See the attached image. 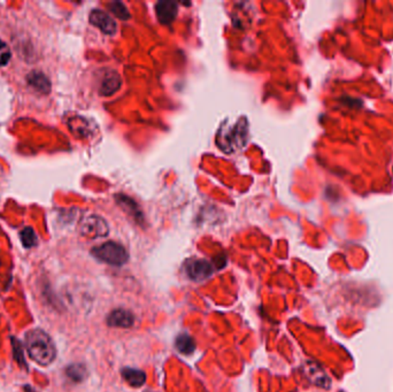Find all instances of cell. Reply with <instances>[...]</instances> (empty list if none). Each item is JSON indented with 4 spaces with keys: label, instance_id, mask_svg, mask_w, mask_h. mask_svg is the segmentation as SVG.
Segmentation results:
<instances>
[{
    "label": "cell",
    "instance_id": "2e32d148",
    "mask_svg": "<svg viewBox=\"0 0 393 392\" xmlns=\"http://www.w3.org/2000/svg\"><path fill=\"white\" fill-rule=\"evenodd\" d=\"M109 9H111V12L117 16V18L120 20H128L130 18V13L126 9V5L120 3V1H114L109 5Z\"/></svg>",
    "mask_w": 393,
    "mask_h": 392
},
{
    "label": "cell",
    "instance_id": "4fadbf2b",
    "mask_svg": "<svg viewBox=\"0 0 393 392\" xmlns=\"http://www.w3.org/2000/svg\"><path fill=\"white\" fill-rule=\"evenodd\" d=\"M175 346L182 354H193L195 350V343L191 336L188 334H181L176 337Z\"/></svg>",
    "mask_w": 393,
    "mask_h": 392
},
{
    "label": "cell",
    "instance_id": "277c9868",
    "mask_svg": "<svg viewBox=\"0 0 393 392\" xmlns=\"http://www.w3.org/2000/svg\"><path fill=\"white\" fill-rule=\"evenodd\" d=\"M81 233L83 236L89 238L107 236V223L98 216H89L82 222Z\"/></svg>",
    "mask_w": 393,
    "mask_h": 392
},
{
    "label": "cell",
    "instance_id": "e0dca14e",
    "mask_svg": "<svg viewBox=\"0 0 393 392\" xmlns=\"http://www.w3.org/2000/svg\"><path fill=\"white\" fill-rule=\"evenodd\" d=\"M11 58H12L11 48L7 46L6 43L0 39V67L7 66L9 60H11Z\"/></svg>",
    "mask_w": 393,
    "mask_h": 392
},
{
    "label": "cell",
    "instance_id": "ba28073f",
    "mask_svg": "<svg viewBox=\"0 0 393 392\" xmlns=\"http://www.w3.org/2000/svg\"><path fill=\"white\" fill-rule=\"evenodd\" d=\"M178 4L175 1H168L163 0L156 4V16L162 24H169L174 21V18L178 16Z\"/></svg>",
    "mask_w": 393,
    "mask_h": 392
},
{
    "label": "cell",
    "instance_id": "ac0fdd59",
    "mask_svg": "<svg viewBox=\"0 0 393 392\" xmlns=\"http://www.w3.org/2000/svg\"><path fill=\"white\" fill-rule=\"evenodd\" d=\"M23 390L24 392H37L36 390L33 389V386H24Z\"/></svg>",
    "mask_w": 393,
    "mask_h": 392
},
{
    "label": "cell",
    "instance_id": "5b68a950",
    "mask_svg": "<svg viewBox=\"0 0 393 392\" xmlns=\"http://www.w3.org/2000/svg\"><path fill=\"white\" fill-rule=\"evenodd\" d=\"M89 20H90L91 24L100 29L106 35H114L117 33V22L104 11L93 9L90 13Z\"/></svg>",
    "mask_w": 393,
    "mask_h": 392
},
{
    "label": "cell",
    "instance_id": "7a4b0ae2",
    "mask_svg": "<svg viewBox=\"0 0 393 392\" xmlns=\"http://www.w3.org/2000/svg\"><path fill=\"white\" fill-rule=\"evenodd\" d=\"M91 253L98 260L111 265V266H124L126 261L129 260L128 252L119 243H105V244L93 248Z\"/></svg>",
    "mask_w": 393,
    "mask_h": 392
},
{
    "label": "cell",
    "instance_id": "5bb4252c",
    "mask_svg": "<svg viewBox=\"0 0 393 392\" xmlns=\"http://www.w3.org/2000/svg\"><path fill=\"white\" fill-rule=\"evenodd\" d=\"M20 238H21L24 248H27V249H31L38 243V237L31 227L24 228L23 231L20 233Z\"/></svg>",
    "mask_w": 393,
    "mask_h": 392
},
{
    "label": "cell",
    "instance_id": "8fae6325",
    "mask_svg": "<svg viewBox=\"0 0 393 392\" xmlns=\"http://www.w3.org/2000/svg\"><path fill=\"white\" fill-rule=\"evenodd\" d=\"M121 87V80L117 73H112L102 80V87H100V95L102 96H111L117 92Z\"/></svg>",
    "mask_w": 393,
    "mask_h": 392
},
{
    "label": "cell",
    "instance_id": "52a82bcc",
    "mask_svg": "<svg viewBox=\"0 0 393 392\" xmlns=\"http://www.w3.org/2000/svg\"><path fill=\"white\" fill-rule=\"evenodd\" d=\"M303 371H305L307 378L311 381V383L322 386V388L330 386V378L327 376L320 366L316 365V362H307Z\"/></svg>",
    "mask_w": 393,
    "mask_h": 392
},
{
    "label": "cell",
    "instance_id": "8992f818",
    "mask_svg": "<svg viewBox=\"0 0 393 392\" xmlns=\"http://www.w3.org/2000/svg\"><path fill=\"white\" fill-rule=\"evenodd\" d=\"M135 324V317L131 312L126 309H114L107 317V324L113 328H124L128 329Z\"/></svg>",
    "mask_w": 393,
    "mask_h": 392
},
{
    "label": "cell",
    "instance_id": "9a60e30c",
    "mask_svg": "<svg viewBox=\"0 0 393 392\" xmlns=\"http://www.w3.org/2000/svg\"><path fill=\"white\" fill-rule=\"evenodd\" d=\"M12 345L14 359L18 362L20 367L27 369V364H26V359H24L23 349H22L21 343L18 339H12Z\"/></svg>",
    "mask_w": 393,
    "mask_h": 392
},
{
    "label": "cell",
    "instance_id": "3957f363",
    "mask_svg": "<svg viewBox=\"0 0 393 392\" xmlns=\"http://www.w3.org/2000/svg\"><path fill=\"white\" fill-rule=\"evenodd\" d=\"M214 272L213 265L204 259H195L186 265V274L193 281H204Z\"/></svg>",
    "mask_w": 393,
    "mask_h": 392
},
{
    "label": "cell",
    "instance_id": "7c38bea8",
    "mask_svg": "<svg viewBox=\"0 0 393 392\" xmlns=\"http://www.w3.org/2000/svg\"><path fill=\"white\" fill-rule=\"evenodd\" d=\"M66 376L75 383H82L87 378V369L83 364H72L67 367Z\"/></svg>",
    "mask_w": 393,
    "mask_h": 392
},
{
    "label": "cell",
    "instance_id": "9c48e42d",
    "mask_svg": "<svg viewBox=\"0 0 393 392\" xmlns=\"http://www.w3.org/2000/svg\"><path fill=\"white\" fill-rule=\"evenodd\" d=\"M27 83L33 88V90L42 95H48L51 91V81L50 78L39 70H33L27 75Z\"/></svg>",
    "mask_w": 393,
    "mask_h": 392
},
{
    "label": "cell",
    "instance_id": "6da1fadb",
    "mask_svg": "<svg viewBox=\"0 0 393 392\" xmlns=\"http://www.w3.org/2000/svg\"><path fill=\"white\" fill-rule=\"evenodd\" d=\"M26 349L33 361L42 367L51 365L57 358V346L48 332L35 328L26 332Z\"/></svg>",
    "mask_w": 393,
    "mask_h": 392
},
{
    "label": "cell",
    "instance_id": "30bf717a",
    "mask_svg": "<svg viewBox=\"0 0 393 392\" xmlns=\"http://www.w3.org/2000/svg\"><path fill=\"white\" fill-rule=\"evenodd\" d=\"M121 375H122L126 383L134 386V388H141L146 382V374L141 369L126 367L121 371Z\"/></svg>",
    "mask_w": 393,
    "mask_h": 392
}]
</instances>
